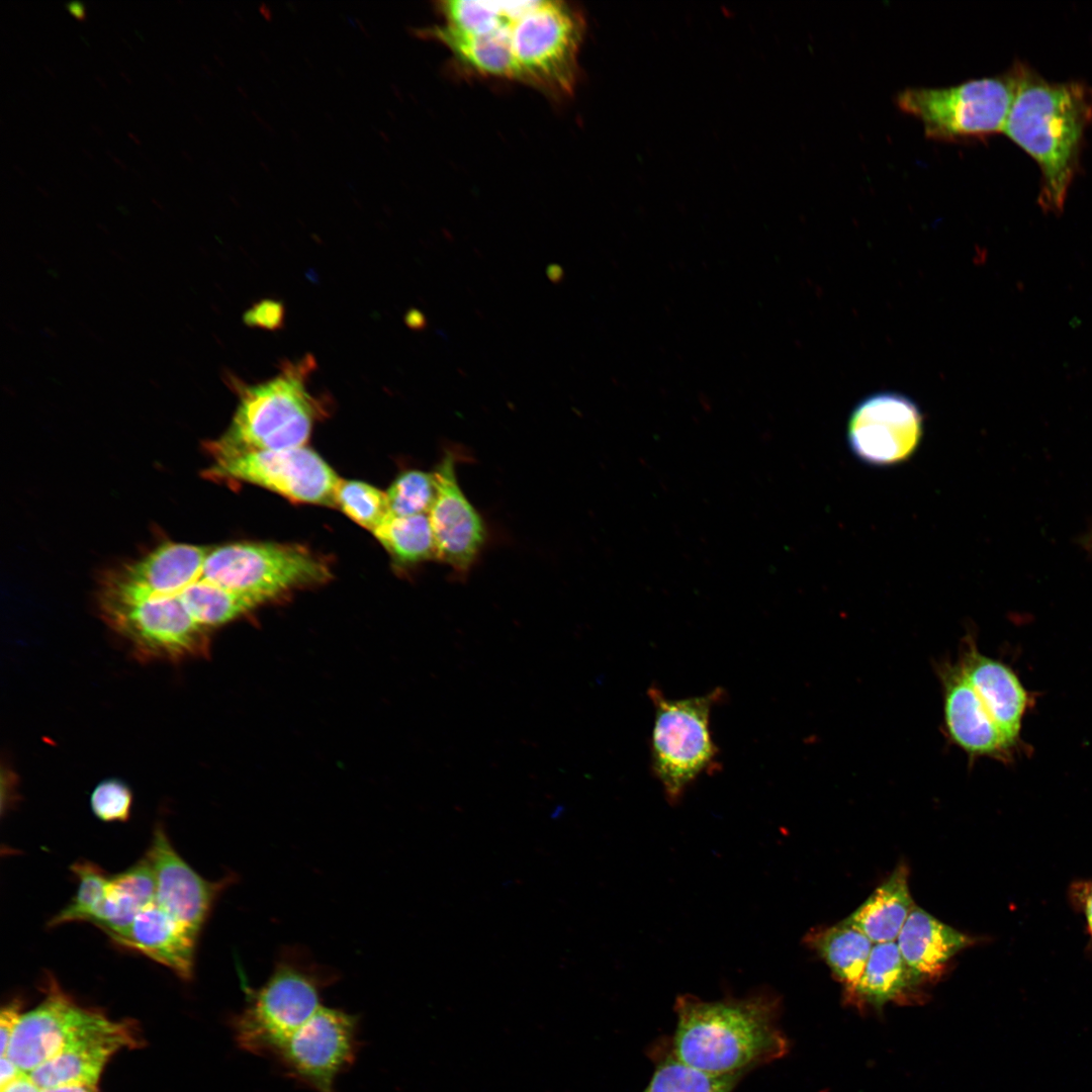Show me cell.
<instances>
[{
  "label": "cell",
  "mask_w": 1092,
  "mask_h": 1092,
  "mask_svg": "<svg viewBox=\"0 0 1092 1092\" xmlns=\"http://www.w3.org/2000/svg\"><path fill=\"white\" fill-rule=\"evenodd\" d=\"M780 1004L767 989L714 1001L680 995L674 1003L676 1026L670 1050L702 1072L745 1075L788 1052L789 1042L778 1024Z\"/></svg>",
  "instance_id": "cell-1"
},
{
  "label": "cell",
  "mask_w": 1092,
  "mask_h": 1092,
  "mask_svg": "<svg viewBox=\"0 0 1092 1092\" xmlns=\"http://www.w3.org/2000/svg\"><path fill=\"white\" fill-rule=\"evenodd\" d=\"M315 368V358L307 354L283 360L273 377L257 383L231 375L239 403L224 434L209 446L213 458L305 446L326 413L325 397L308 387Z\"/></svg>",
  "instance_id": "cell-2"
},
{
  "label": "cell",
  "mask_w": 1092,
  "mask_h": 1092,
  "mask_svg": "<svg viewBox=\"0 0 1092 1092\" xmlns=\"http://www.w3.org/2000/svg\"><path fill=\"white\" fill-rule=\"evenodd\" d=\"M1014 76L1015 96L1003 131L1037 161L1043 173V200L1061 208L1092 113L1091 97L1080 84L1049 83L1026 71Z\"/></svg>",
  "instance_id": "cell-3"
},
{
  "label": "cell",
  "mask_w": 1092,
  "mask_h": 1092,
  "mask_svg": "<svg viewBox=\"0 0 1092 1092\" xmlns=\"http://www.w3.org/2000/svg\"><path fill=\"white\" fill-rule=\"evenodd\" d=\"M508 29L514 80L556 96L571 94L586 29L581 12L563 1L509 2Z\"/></svg>",
  "instance_id": "cell-4"
},
{
  "label": "cell",
  "mask_w": 1092,
  "mask_h": 1092,
  "mask_svg": "<svg viewBox=\"0 0 1092 1092\" xmlns=\"http://www.w3.org/2000/svg\"><path fill=\"white\" fill-rule=\"evenodd\" d=\"M337 978L299 949L284 950L266 983L249 990L246 1006L232 1019L239 1046L269 1057L323 1006L322 992Z\"/></svg>",
  "instance_id": "cell-5"
},
{
  "label": "cell",
  "mask_w": 1092,
  "mask_h": 1092,
  "mask_svg": "<svg viewBox=\"0 0 1092 1092\" xmlns=\"http://www.w3.org/2000/svg\"><path fill=\"white\" fill-rule=\"evenodd\" d=\"M648 696L654 707L651 769L667 801L675 804L698 777L717 764L719 750L711 734L710 715L724 694L717 688L703 696L667 699L658 688L650 687Z\"/></svg>",
  "instance_id": "cell-6"
},
{
  "label": "cell",
  "mask_w": 1092,
  "mask_h": 1092,
  "mask_svg": "<svg viewBox=\"0 0 1092 1092\" xmlns=\"http://www.w3.org/2000/svg\"><path fill=\"white\" fill-rule=\"evenodd\" d=\"M1016 80L973 79L944 88L914 87L900 91L897 105L918 118L930 139L945 142L1003 130L1014 100Z\"/></svg>",
  "instance_id": "cell-7"
},
{
  "label": "cell",
  "mask_w": 1092,
  "mask_h": 1092,
  "mask_svg": "<svg viewBox=\"0 0 1092 1092\" xmlns=\"http://www.w3.org/2000/svg\"><path fill=\"white\" fill-rule=\"evenodd\" d=\"M207 566L216 582L267 601L297 587L323 583L332 574L326 562L306 548L268 542L210 546Z\"/></svg>",
  "instance_id": "cell-8"
},
{
  "label": "cell",
  "mask_w": 1092,
  "mask_h": 1092,
  "mask_svg": "<svg viewBox=\"0 0 1092 1092\" xmlns=\"http://www.w3.org/2000/svg\"><path fill=\"white\" fill-rule=\"evenodd\" d=\"M359 1019L341 1009L322 1006L268 1058L285 1075L315 1092H337V1077L355 1062L360 1041Z\"/></svg>",
  "instance_id": "cell-9"
},
{
  "label": "cell",
  "mask_w": 1092,
  "mask_h": 1092,
  "mask_svg": "<svg viewBox=\"0 0 1092 1092\" xmlns=\"http://www.w3.org/2000/svg\"><path fill=\"white\" fill-rule=\"evenodd\" d=\"M123 1022L79 1005L49 978L44 999L22 1013L5 1056L28 1073L85 1039L118 1029Z\"/></svg>",
  "instance_id": "cell-10"
},
{
  "label": "cell",
  "mask_w": 1092,
  "mask_h": 1092,
  "mask_svg": "<svg viewBox=\"0 0 1092 1092\" xmlns=\"http://www.w3.org/2000/svg\"><path fill=\"white\" fill-rule=\"evenodd\" d=\"M209 475L249 482L297 503L335 507L340 480L313 450L303 446L213 458Z\"/></svg>",
  "instance_id": "cell-11"
},
{
  "label": "cell",
  "mask_w": 1092,
  "mask_h": 1092,
  "mask_svg": "<svg viewBox=\"0 0 1092 1092\" xmlns=\"http://www.w3.org/2000/svg\"><path fill=\"white\" fill-rule=\"evenodd\" d=\"M922 432L923 419L916 403L900 393L884 391L866 397L855 406L849 417L847 438L859 460L890 466L913 455Z\"/></svg>",
  "instance_id": "cell-12"
},
{
  "label": "cell",
  "mask_w": 1092,
  "mask_h": 1092,
  "mask_svg": "<svg viewBox=\"0 0 1092 1092\" xmlns=\"http://www.w3.org/2000/svg\"><path fill=\"white\" fill-rule=\"evenodd\" d=\"M457 457L446 450L433 470L437 493L429 511L436 559L465 577L479 557L487 538L483 518L462 490L456 472Z\"/></svg>",
  "instance_id": "cell-13"
},
{
  "label": "cell",
  "mask_w": 1092,
  "mask_h": 1092,
  "mask_svg": "<svg viewBox=\"0 0 1092 1092\" xmlns=\"http://www.w3.org/2000/svg\"><path fill=\"white\" fill-rule=\"evenodd\" d=\"M943 700V722L947 738L971 760L989 757L1002 762L1013 760L1020 750L1001 731L958 662L936 665Z\"/></svg>",
  "instance_id": "cell-14"
},
{
  "label": "cell",
  "mask_w": 1092,
  "mask_h": 1092,
  "mask_svg": "<svg viewBox=\"0 0 1092 1092\" xmlns=\"http://www.w3.org/2000/svg\"><path fill=\"white\" fill-rule=\"evenodd\" d=\"M156 878L157 904L193 933L199 932L210 909L233 879L209 882L199 876L174 849L157 826L146 853Z\"/></svg>",
  "instance_id": "cell-15"
},
{
  "label": "cell",
  "mask_w": 1092,
  "mask_h": 1092,
  "mask_svg": "<svg viewBox=\"0 0 1092 1092\" xmlns=\"http://www.w3.org/2000/svg\"><path fill=\"white\" fill-rule=\"evenodd\" d=\"M958 664L995 723L1020 748L1022 721L1034 695L1009 665L982 653L971 635L963 639Z\"/></svg>",
  "instance_id": "cell-16"
},
{
  "label": "cell",
  "mask_w": 1092,
  "mask_h": 1092,
  "mask_svg": "<svg viewBox=\"0 0 1092 1092\" xmlns=\"http://www.w3.org/2000/svg\"><path fill=\"white\" fill-rule=\"evenodd\" d=\"M139 1043L136 1027L124 1021L118 1029L85 1039L25 1074L41 1090L67 1085L97 1086L109 1059Z\"/></svg>",
  "instance_id": "cell-17"
},
{
  "label": "cell",
  "mask_w": 1092,
  "mask_h": 1092,
  "mask_svg": "<svg viewBox=\"0 0 1092 1092\" xmlns=\"http://www.w3.org/2000/svg\"><path fill=\"white\" fill-rule=\"evenodd\" d=\"M198 935L175 920L154 900L135 917L116 943L169 968L184 980L192 978Z\"/></svg>",
  "instance_id": "cell-18"
},
{
  "label": "cell",
  "mask_w": 1092,
  "mask_h": 1092,
  "mask_svg": "<svg viewBox=\"0 0 1092 1092\" xmlns=\"http://www.w3.org/2000/svg\"><path fill=\"white\" fill-rule=\"evenodd\" d=\"M896 942L910 969L929 979L937 977L952 957L974 943V938L914 906Z\"/></svg>",
  "instance_id": "cell-19"
},
{
  "label": "cell",
  "mask_w": 1092,
  "mask_h": 1092,
  "mask_svg": "<svg viewBox=\"0 0 1092 1092\" xmlns=\"http://www.w3.org/2000/svg\"><path fill=\"white\" fill-rule=\"evenodd\" d=\"M908 867L901 863L848 917L847 922L872 942L896 941L915 904L908 884Z\"/></svg>",
  "instance_id": "cell-20"
},
{
  "label": "cell",
  "mask_w": 1092,
  "mask_h": 1092,
  "mask_svg": "<svg viewBox=\"0 0 1092 1092\" xmlns=\"http://www.w3.org/2000/svg\"><path fill=\"white\" fill-rule=\"evenodd\" d=\"M155 897L156 878L146 854L125 871L110 876L105 901L94 924L115 940Z\"/></svg>",
  "instance_id": "cell-21"
},
{
  "label": "cell",
  "mask_w": 1092,
  "mask_h": 1092,
  "mask_svg": "<svg viewBox=\"0 0 1092 1092\" xmlns=\"http://www.w3.org/2000/svg\"><path fill=\"white\" fill-rule=\"evenodd\" d=\"M921 980L904 961L896 941L875 943L859 980L848 991L859 1003L880 1009Z\"/></svg>",
  "instance_id": "cell-22"
},
{
  "label": "cell",
  "mask_w": 1092,
  "mask_h": 1092,
  "mask_svg": "<svg viewBox=\"0 0 1092 1092\" xmlns=\"http://www.w3.org/2000/svg\"><path fill=\"white\" fill-rule=\"evenodd\" d=\"M804 941L826 963L847 990L859 980L874 946L864 933L845 919L829 927L810 931Z\"/></svg>",
  "instance_id": "cell-23"
},
{
  "label": "cell",
  "mask_w": 1092,
  "mask_h": 1092,
  "mask_svg": "<svg viewBox=\"0 0 1092 1092\" xmlns=\"http://www.w3.org/2000/svg\"><path fill=\"white\" fill-rule=\"evenodd\" d=\"M372 533L400 566L436 559L428 514L406 517L388 515Z\"/></svg>",
  "instance_id": "cell-24"
},
{
  "label": "cell",
  "mask_w": 1092,
  "mask_h": 1092,
  "mask_svg": "<svg viewBox=\"0 0 1092 1092\" xmlns=\"http://www.w3.org/2000/svg\"><path fill=\"white\" fill-rule=\"evenodd\" d=\"M653 1053L655 1069L642 1092H732L743 1076H717L695 1069L679 1061L666 1042Z\"/></svg>",
  "instance_id": "cell-25"
},
{
  "label": "cell",
  "mask_w": 1092,
  "mask_h": 1092,
  "mask_svg": "<svg viewBox=\"0 0 1092 1092\" xmlns=\"http://www.w3.org/2000/svg\"><path fill=\"white\" fill-rule=\"evenodd\" d=\"M78 889L70 903L49 922L50 926L85 921L94 924L105 901L110 876L90 861L72 866Z\"/></svg>",
  "instance_id": "cell-26"
},
{
  "label": "cell",
  "mask_w": 1092,
  "mask_h": 1092,
  "mask_svg": "<svg viewBox=\"0 0 1092 1092\" xmlns=\"http://www.w3.org/2000/svg\"><path fill=\"white\" fill-rule=\"evenodd\" d=\"M336 506L371 532L389 515L386 493L359 480L340 478L335 490Z\"/></svg>",
  "instance_id": "cell-27"
},
{
  "label": "cell",
  "mask_w": 1092,
  "mask_h": 1092,
  "mask_svg": "<svg viewBox=\"0 0 1092 1092\" xmlns=\"http://www.w3.org/2000/svg\"><path fill=\"white\" fill-rule=\"evenodd\" d=\"M389 515L406 517L429 514L437 493L434 471H402L385 491Z\"/></svg>",
  "instance_id": "cell-28"
},
{
  "label": "cell",
  "mask_w": 1092,
  "mask_h": 1092,
  "mask_svg": "<svg viewBox=\"0 0 1092 1092\" xmlns=\"http://www.w3.org/2000/svg\"><path fill=\"white\" fill-rule=\"evenodd\" d=\"M132 794L129 787L118 779H106L97 784L90 796V806L95 816L103 821H125L130 815Z\"/></svg>",
  "instance_id": "cell-29"
},
{
  "label": "cell",
  "mask_w": 1092,
  "mask_h": 1092,
  "mask_svg": "<svg viewBox=\"0 0 1092 1092\" xmlns=\"http://www.w3.org/2000/svg\"><path fill=\"white\" fill-rule=\"evenodd\" d=\"M283 308L280 303L272 300H264L253 306L245 315L247 324L276 329L281 325Z\"/></svg>",
  "instance_id": "cell-30"
},
{
  "label": "cell",
  "mask_w": 1092,
  "mask_h": 1092,
  "mask_svg": "<svg viewBox=\"0 0 1092 1092\" xmlns=\"http://www.w3.org/2000/svg\"><path fill=\"white\" fill-rule=\"evenodd\" d=\"M19 1003L17 1001L11 1002L1 1010L0 1015V1043H1V1056H5L9 1048V1043L16 1029V1026L20 1020L22 1013L20 1012Z\"/></svg>",
  "instance_id": "cell-31"
},
{
  "label": "cell",
  "mask_w": 1092,
  "mask_h": 1092,
  "mask_svg": "<svg viewBox=\"0 0 1092 1092\" xmlns=\"http://www.w3.org/2000/svg\"><path fill=\"white\" fill-rule=\"evenodd\" d=\"M21 1073H22V1071L18 1068V1066L8 1056H1V1061H0V1085H1V1087H4L5 1085H7V1084L11 1083L12 1081H14L15 1079H17L21 1075Z\"/></svg>",
  "instance_id": "cell-32"
},
{
  "label": "cell",
  "mask_w": 1092,
  "mask_h": 1092,
  "mask_svg": "<svg viewBox=\"0 0 1092 1092\" xmlns=\"http://www.w3.org/2000/svg\"><path fill=\"white\" fill-rule=\"evenodd\" d=\"M1 1092H42L24 1072L11 1083L1 1087Z\"/></svg>",
  "instance_id": "cell-33"
},
{
  "label": "cell",
  "mask_w": 1092,
  "mask_h": 1092,
  "mask_svg": "<svg viewBox=\"0 0 1092 1092\" xmlns=\"http://www.w3.org/2000/svg\"><path fill=\"white\" fill-rule=\"evenodd\" d=\"M1080 900L1083 907L1088 932L1092 938V885H1083L1080 889Z\"/></svg>",
  "instance_id": "cell-34"
},
{
  "label": "cell",
  "mask_w": 1092,
  "mask_h": 1092,
  "mask_svg": "<svg viewBox=\"0 0 1092 1092\" xmlns=\"http://www.w3.org/2000/svg\"><path fill=\"white\" fill-rule=\"evenodd\" d=\"M42 1092H98V1089L92 1085H67L44 1089Z\"/></svg>",
  "instance_id": "cell-35"
},
{
  "label": "cell",
  "mask_w": 1092,
  "mask_h": 1092,
  "mask_svg": "<svg viewBox=\"0 0 1092 1092\" xmlns=\"http://www.w3.org/2000/svg\"><path fill=\"white\" fill-rule=\"evenodd\" d=\"M66 6L75 18L81 21L85 20V9L82 3L71 1L67 3Z\"/></svg>",
  "instance_id": "cell-36"
},
{
  "label": "cell",
  "mask_w": 1092,
  "mask_h": 1092,
  "mask_svg": "<svg viewBox=\"0 0 1092 1092\" xmlns=\"http://www.w3.org/2000/svg\"><path fill=\"white\" fill-rule=\"evenodd\" d=\"M547 275L552 282H560L563 277L562 269L557 265H551L547 269Z\"/></svg>",
  "instance_id": "cell-37"
},
{
  "label": "cell",
  "mask_w": 1092,
  "mask_h": 1092,
  "mask_svg": "<svg viewBox=\"0 0 1092 1092\" xmlns=\"http://www.w3.org/2000/svg\"><path fill=\"white\" fill-rule=\"evenodd\" d=\"M127 135H128V136H129V138H130V139H131V140H132V141H133V142H134L135 144H138V145H140V144H141L140 140H139V139H136V136H135V135H134V134H133L132 132L128 131V132H127Z\"/></svg>",
  "instance_id": "cell-38"
},
{
  "label": "cell",
  "mask_w": 1092,
  "mask_h": 1092,
  "mask_svg": "<svg viewBox=\"0 0 1092 1092\" xmlns=\"http://www.w3.org/2000/svg\"><path fill=\"white\" fill-rule=\"evenodd\" d=\"M111 157H112V160L115 162V164H117L119 167H121L122 169L126 168L124 166V164L122 162H120L116 157H114V156H111Z\"/></svg>",
  "instance_id": "cell-39"
},
{
  "label": "cell",
  "mask_w": 1092,
  "mask_h": 1092,
  "mask_svg": "<svg viewBox=\"0 0 1092 1092\" xmlns=\"http://www.w3.org/2000/svg\"><path fill=\"white\" fill-rule=\"evenodd\" d=\"M95 78H96V79L98 80V82H99V83H100V84L102 85V87L106 88V84H105V83L103 82V80H102V79H101V78H100L99 76H95Z\"/></svg>",
  "instance_id": "cell-40"
},
{
  "label": "cell",
  "mask_w": 1092,
  "mask_h": 1092,
  "mask_svg": "<svg viewBox=\"0 0 1092 1092\" xmlns=\"http://www.w3.org/2000/svg\"><path fill=\"white\" fill-rule=\"evenodd\" d=\"M120 75H121V76H122V77H123V78H124L125 80H127V82H129V81H130V79H128V78H127V77H126V76L124 75V73H123V72H120Z\"/></svg>",
  "instance_id": "cell-41"
},
{
  "label": "cell",
  "mask_w": 1092,
  "mask_h": 1092,
  "mask_svg": "<svg viewBox=\"0 0 1092 1092\" xmlns=\"http://www.w3.org/2000/svg\"><path fill=\"white\" fill-rule=\"evenodd\" d=\"M1089 544H1090V546L1092 548V534H1091L1090 539H1089Z\"/></svg>",
  "instance_id": "cell-42"
}]
</instances>
